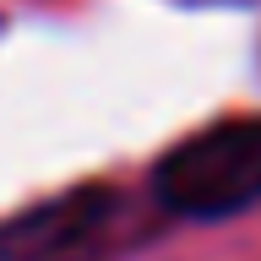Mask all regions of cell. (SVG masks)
Returning a JSON list of instances; mask_svg holds the SVG:
<instances>
[{
  "instance_id": "obj_1",
  "label": "cell",
  "mask_w": 261,
  "mask_h": 261,
  "mask_svg": "<svg viewBox=\"0 0 261 261\" xmlns=\"http://www.w3.org/2000/svg\"><path fill=\"white\" fill-rule=\"evenodd\" d=\"M152 201L191 223H223L261 201V114H228L152 163Z\"/></svg>"
},
{
  "instance_id": "obj_2",
  "label": "cell",
  "mask_w": 261,
  "mask_h": 261,
  "mask_svg": "<svg viewBox=\"0 0 261 261\" xmlns=\"http://www.w3.org/2000/svg\"><path fill=\"white\" fill-rule=\"evenodd\" d=\"M114 212L120 196L109 185H71L38 207L0 218V261H87Z\"/></svg>"
}]
</instances>
